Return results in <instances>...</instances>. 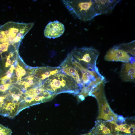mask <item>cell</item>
Instances as JSON below:
<instances>
[{"label": "cell", "instance_id": "obj_16", "mask_svg": "<svg viewBox=\"0 0 135 135\" xmlns=\"http://www.w3.org/2000/svg\"><path fill=\"white\" fill-rule=\"evenodd\" d=\"M18 67L20 70L21 73V76L22 77L26 75L27 74V72L22 67L19 65V63L18 62Z\"/></svg>", "mask_w": 135, "mask_h": 135}, {"label": "cell", "instance_id": "obj_13", "mask_svg": "<svg viewBox=\"0 0 135 135\" xmlns=\"http://www.w3.org/2000/svg\"><path fill=\"white\" fill-rule=\"evenodd\" d=\"M121 1L120 0H95L101 15L110 12Z\"/></svg>", "mask_w": 135, "mask_h": 135}, {"label": "cell", "instance_id": "obj_7", "mask_svg": "<svg viewBox=\"0 0 135 135\" xmlns=\"http://www.w3.org/2000/svg\"><path fill=\"white\" fill-rule=\"evenodd\" d=\"M113 122L115 135H135V117L124 118L118 115L117 121Z\"/></svg>", "mask_w": 135, "mask_h": 135}, {"label": "cell", "instance_id": "obj_21", "mask_svg": "<svg viewBox=\"0 0 135 135\" xmlns=\"http://www.w3.org/2000/svg\"><path fill=\"white\" fill-rule=\"evenodd\" d=\"M81 135H91L90 134V132L86 134H84Z\"/></svg>", "mask_w": 135, "mask_h": 135}, {"label": "cell", "instance_id": "obj_19", "mask_svg": "<svg viewBox=\"0 0 135 135\" xmlns=\"http://www.w3.org/2000/svg\"><path fill=\"white\" fill-rule=\"evenodd\" d=\"M6 76L8 77V78H11L12 77V73L9 70L6 72Z\"/></svg>", "mask_w": 135, "mask_h": 135}, {"label": "cell", "instance_id": "obj_4", "mask_svg": "<svg viewBox=\"0 0 135 135\" xmlns=\"http://www.w3.org/2000/svg\"><path fill=\"white\" fill-rule=\"evenodd\" d=\"M74 60L84 68L99 72L96 62L100 54L99 51L92 47L75 48L70 53Z\"/></svg>", "mask_w": 135, "mask_h": 135}, {"label": "cell", "instance_id": "obj_18", "mask_svg": "<svg viewBox=\"0 0 135 135\" xmlns=\"http://www.w3.org/2000/svg\"><path fill=\"white\" fill-rule=\"evenodd\" d=\"M10 58L7 57L6 59H7L6 62L5 63V67L7 68L12 65V61L10 59Z\"/></svg>", "mask_w": 135, "mask_h": 135}, {"label": "cell", "instance_id": "obj_15", "mask_svg": "<svg viewBox=\"0 0 135 135\" xmlns=\"http://www.w3.org/2000/svg\"><path fill=\"white\" fill-rule=\"evenodd\" d=\"M12 130L0 124V135H12Z\"/></svg>", "mask_w": 135, "mask_h": 135}, {"label": "cell", "instance_id": "obj_14", "mask_svg": "<svg viewBox=\"0 0 135 135\" xmlns=\"http://www.w3.org/2000/svg\"><path fill=\"white\" fill-rule=\"evenodd\" d=\"M118 46L131 55L135 57V40L129 43L121 44Z\"/></svg>", "mask_w": 135, "mask_h": 135}, {"label": "cell", "instance_id": "obj_3", "mask_svg": "<svg viewBox=\"0 0 135 135\" xmlns=\"http://www.w3.org/2000/svg\"><path fill=\"white\" fill-rule=\"evenodd\" d=\"M62 2L70 13L81 20L90 21L101 15L95 0H64Z\"/></svg>", "mask_w": 135, "mask_h": 135}, {"label": "cell", "instance_id": "obj_11", "mask_svg": "<svg viewBox=\"0 0 135 135\" xmlns=\"http://www.w3.org/2000/svg\"><path fill=\"white\" fill-rule=\"evenodd\" d=\"M60 73L62 72L59 66L38 68L35 69L34 76L35 78L44 81L51 76Z\"/></svg>", "mask_w": 135, "mask_h": 135}, {"label": "cell", "instance_id": "obj_8", "mask_svg": "<svg viewBox=\"0 0 135 135\" xmlns=\"http://www.w3.org/2000/svg\"><path fill=\"white\" fill-rule=\"evenodd\" d=\"M104 59L107 61L126 63L135 60V57L121 48L118 45L114 46L109 49L105 56Z\"/></svg>", "mask_w": 135, "mask_h": 135}, {"label": "cell", "instance_id": "obj_12", "mask_svg": "<svg viewBox=\"0 0 135 135\" xmlns=\"http://www.w3.org/2000/svg\"><path fill=\"white\" fill-rule=\"evenodd\" d=\"M91 131L100 134L114 135L111 123L102 120L96 121L94 127Z\"/></svg>", "mask_w": 135, "mask_h": 135}, {"label": "cell", "instance_id": "obj_9", "mask_svg": "<svg viewBox=\"0 0 135 135\" xmlns=\"http://www.w3.org/2000/svg\"><path fill=\"white\" fill-rule=\"evenodd\" d=\"M64 25L58 21L51 22L48 24L45 29L44 35L49 38L54 39L62 36L64 33Z\"/></svg>", "mask_w": 135, "mask_h": 135}, {"label": "cell", "instance_id": "obj_20", "mask_svg": "<svg viewBox=\"0 0 135 135\" xmlns=\"http://www.w3.org/2000/svg\"><path fill=\"white\" fill-rule=\"evenodd\" d=\"M15 69V68L13 64H12L11 65V67L10 69L9 70L10 71L11 73H12L14 69Z\"/></svg>", "mask_w": 135, "mask_h": 135}, {"label": "cell", "instance_id": "obj_17", "mask_svg": "<svg viewBox=\"0 0 135 135\" xmlns=\"http://www.w3.org/2000/svg\"><path fill=\"white\" fill-rule=\"evenodd\" d=\"M15 71L16 76L17 77V80H21L22 77L21 76V72L18 67L15 68Z\"/></svg>", "mask_w": 135, "mask_h": 135}, {"label": "cell", "instance_id": "obj_2", "mask_svg": "<svg viewBox=\"0 0 135 135\" xmlns=\"http://www.w3.org/2000/svg\"><path fill=\"white\" fill-rule=\"evenodd\" d=\"M34 24L8 22L0 27V44L9 42L19 47L25 35Z\"/></svg>", "mask_w": 135, "mask_h": 135}, {"label": "cell", "instance_id": "obj_1", "mask_svg": "<svg viewBox=\"0 0 135 135\" xmlns=\"http://www.w3.org/2000/svg\"><path fill=\"white\" fill-rule=\"evenodd\" d=\"M42 87L46 90L57 95L67 93L77 96L81 89L72 78L62 73L53 75L43 81Z\"/></svg>", "mask_w": 135, "mask_h": 135}, {"label": "cell", "instance_id": "obj_6", "mask_svg": "<svg viewBox=\"0 0 135 135\" xmlns=\"http://www.w3.org/2000/svg\"><path fill=\"white\" fill-rule=\"evenodd\" d=\"M61 72L68 75L72 78L80 87H82L83 73L81 66L73 59L70 53L60 65Z\"/></svg>", "mask_w": 135, "mask_h": 135}, {"label": "cell", "instance_id": "obj_10", "mask_svg": "<svg viewBox=\"0 0 135 135\" xmlns=\"http://www.w3.org/2000/svg\"><path fill=\"white\" fill-rule=\"evenodd\" d=\"M135 60L125 63L122 66L120 72V77L124 82H135Z\"/></svg>", "mask_w": 135, "mask_h": 135}, {"label": "cell", "instance_id": "obj_5", "mask_svg": "<svg viewBox=\"0 0 135 135\" xmlns=\"http://www.w3.org/2000/svg\"><path fill=\"white\" fill-rule=\"evenodd\" d=\"M105 85L91 96L96 98L98 102L99 112L97 119L108 122H116L117 120L118 115L113 111L106 98L104 90Z\"/></svg>", "mask_w": 135, "mask_h": 135}]
</instances>
